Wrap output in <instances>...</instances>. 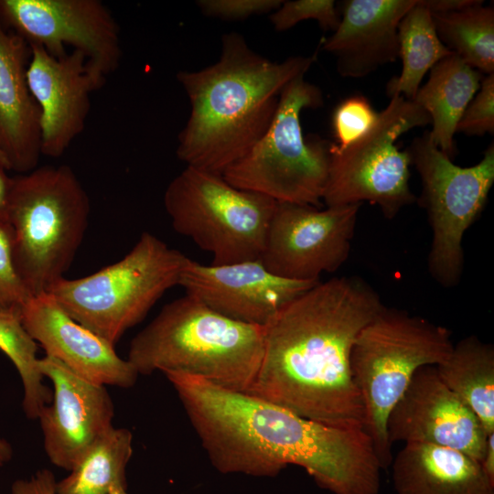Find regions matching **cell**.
Wrapping results in <instances>:
<instances>
[{
	"instance_id": "obj_21",
	"label": "cell",
	"mask_w": 494,
	"mask_h": 494,
	"mask_svg": "<svg viewBox=\"0 0 494 494\" xmlns=\"http://www.w3.org/2000/svg\"><path fill=\"white\" fill-rule=\"evenodd\" d=\"M396 494H494L480 463L447 447L404 444L392 461Z\"/></svg>"
},
{
	"instance_id": "obj_35",
	"label": "cell",
	"mask_w": 494,
	"mask_h": 494,
	"mask_svg": "<svg viewBox=\"0 0 494 494\" xmlns=\"http://www.w3.org/2000/svg\"><path fill=\"white\" fill-rule=\"evenodd\" d=\"M480 466L488 478L494 483V433L487 436Z\"/></svg>"
},
{
	"instance_id": "obj_31",
	"label": "cell",
	"mask_w": 494,
	"mask_h": 494,
	"mask_svg": "<svg viewBox=\"0 0 494 494\" xmlns=\"http://www.w3.org/2000/svg\"><path fill=\"white\" fill-rule=\"evenodd\" d=\"M456 132L469 136L494 134V73L482 79L480 87L461 116Z\"/></svg>"
},
{
	"instance_id": "obj_34",
	"label": "cell",
	"mask_w": 494,
	"mask_h": 494,
	"mask_svg": "<svg viewBox=\"0 0 494 494\" xmlns=\"http://www.w3.org/2000/svg\"><path fill=\"white\" fill-rule=\"evenodd\" d=\"M7 172L8 170L0 164V219H7L6 209L13 181V177H10Z\"/></svg>"
},
{
	"instance_id": "obj_25",
	"label": "cell",
	"mask_w": 494,
	"mask_h": 494,
	"mask_svg": "<svg viewBox=\"0 0 494 494\" xmlns=\"http://www.w3.org/2000/svg\"><path fill=\"white\" fill-rule=\"evenodd\" d=\"M132 455L131 431L113 426L57 481L56 494H109L116 487L127 489L126 467Z\"/></svg>"
},
{
	"instance_id": "obj_22",
	"label": "cell",
	"mask_w": 494,
	"mask_h": 494,
	"mask_svg": "<svg viewBox=\"0 0 494 494\" xmlns=\"http://www.w3.org/2000/svg\"><path fill=\"white\" fill-rule=\"evenodd\" d=\"M482 73L454 53L437 62L412 100L427 113L431 141L450 159L456 155V125L478 92Z\"/></svg>"
},
{
	"instance_id": "obj_9",
	"label": "cell",
	"mask_w": 494,
	"mask_h": 494,
	"mask_svg": "<svg viewBox=\"0 0 494 494\" xmlns=\"http://www.w3.org/2000/svg\"><path fill=\"white\" fill-rule=\"evenodd\" d=\"M276 201L222 175L187 166L164 193L174 230L212 254L213 265L259 260Z\"/></svg>"
},
{
	"instance_id": "obj_10",
	"label": "cell",
	"mask_w": 494,
	"mask_h": 494,
	"mask_svg": "<svg viewBox=\"0 0 494 494\" xmlns=\"http://www.w3.org/2000/svg\"><path fill=\"white\" fill-rule=\"evenodd\" d=\"M425 111L402 95L391 97L375 124L345 148L330 143L326 187L327 207L370 202L386 219L416 201L409 185L411 157L400 151L397 139L408 131L430 124Z\"/></svg>"
},
{
	"instance_id": "obj_7",
	"label": "cell",
	"mask_w": 494,
	"mask_h": 494,
	"mask_svg": "<svg viewBox=\"0 0 494 494\" xmlns=\"http://www.w3.org/2000/svg\"><path fill=\"white\" fill-rule=\"evenodd\" d=\"M189 258L145 231L116 263L89 275L57 281L47 292L74 320L115 346L171 287Z\"/></svg>"
},
{
	"instance_id": "obj_15",
	"label": "cell",
	"mask_w": 494,
	"mask_h": 494,
	"mask_svg": "<svg viewBox=\"0 0 494 494\" xmlns=\"http://www.w3.org/2000/svg\"><path fill=\"white\" fill-rule=\"evenodd\" d=\"M39 369L53 386L51 402L38 419L49 461L70 470L113 427L114 406L106 386L91 382L59 360L39 358Z\"/></svg>"
},
{
	"instance_id": "obj_16",
	"label": "cell",
	"mask_w": 494,
	"mask_h": 494,
	"mask_svg": "<svg viewBox=\"0 0 494 494\" xmlns=\"http://www.w3.org/2000/svg\"><path fill=\"white\" fill-rule=\"evenodd\" d=\"M317 283L277 276L260 260L204 265L189 259L178 285L227 317L264 326L284 306Z\"/></svg>"
},
{
	"instance_id": "obj_19",
	"label": "cell",
	"mask_w": 494,
	"mask_h": 494,
	"mask_svg": "<svg viewBox=\"0 0 494 494\" xmlns=\"http://www.w3.org/2000/svg\"><path fill=\"white\" fill-rule=\"evenodd\" d=\"M418 0H349L321 48L346 78H362L399 58L398 26Z\"/></svg>"
},
{
	"instance_id": "obj_4",
	"label": "cell",
	"mask_w": 494,
	"mask_h": 494,
	"mask_svg": "<svg viewBox=\"0 0 494 494\" xmlns=\"http://www.w3.org/2000/svg\"><path fill=\"white\" fill-rule=\"evenodd\" d=\"M263 352V326L227 317L186 294L135 335L127 360L139 375L175 372L247 392Z\"/></svg>"
},
{
	"instance_id": "obj_30",
	"label": "cell",
	"mask_w": 494,
	"mask_h": 494,
	"mask_svg": "<svg viewBox=\"0 0 494 494\" xmlns=\"http://www.w3.org/2000/svg\"><path fill=\"white\" fill-rule=\"evenodd\" d=\"M30 297L15 266L11 226L0 219V309H22Z\"/></svg>"
},
{
	"instance_id": "obj_3",
	"label": "cell",
	"mask_w": 494,
	"mask_h": 494,
	"mask_svg": "<svg viewBox=\"0 0 494 494\" xmlns=\"http://www.w3.org/2000/svg\"><path fill=\"white\" fill-rule=\"evenodd\" d=\"M316 55L272 61L252 50L241 34H224L217 62L177 74L191 106L178 134V159L222 175L263 136L282 90L307 72Z\"/></svg>"
},
{
	"instance_id": "obj_2",
	"label": "cell",
	"mask_w": 494,
	"mask_h": 494,
	"mask_svg": "<svg viewBox=\"0 0 494 494\" xmlns=\"http://www.w3.org/2000/svg\"><path fill=\"white\" fill-rule=\"evenodd\" d=\"M384 306L359 276L318 282L263 326V357L247 392L324 424L363 430L349 357L360 331Z\"/></svg>"
},
{
	"instance_id": "obj_29",
	"label": "cell",
	"mask_w": 494,
	"mask_h": 494,
	"mask_svg": "<svg viewBox=\"0 0 494 494\" xmlns=\"http://www.w3.org/2000/svg\"><path fill=\"white\" fill-rule=\"evenodd\" d=\"M308 19L316 20L325 31H335L340 21V15L333 0L283 1L270 15V21L277 31L287 30Z\"/></svg>"
},
{
	"instance_id": "obj_33",
	"label": "cell",
	"mask_w": 494,
	"mask_h": 494,
	"mask_svg": "<svg viewBox=\"0 0 494 494\" xmlns=\"http://www.w3.org/2000/svg\"><path fill=\"white\" fill-rule=\"evenodd\" d=\"M56 486L57 480L52 471L42 468L27 478L14 481L11 494H56Z\"/></svg>"
},
{
	"instance_id": "obj_1",
	"label": "cell",
	"mask_w": 494,
	"mask_h": 494,
	"mask_svg": "<svg viewBox=\"0 0 494 494\" xmlns=\"http://www.w3.org/2000/svg\"><path fill=\"white\" fill-rule=\"evenodd\" d=\"M165 375L220 473L275 477L295 465L334 494L379 493L382 467L364 430L324 424L199 378Z\"/></svg>"
},
{
	"instance_id": "obj_37",
	"label": "cell",
	"mask_w": 494,
	"mask_h": 494,
	"mask_svg": "<svg viewBox=\"0 0 494 494\" xmlns=\"http://www.w3.org/2000/svg\"><path fill=\"white\" fill-rule=\"evenodd\" d=\"M109 494H128L125 488H113Z\"/></svg>"
},
{
	"instance_id": "obj_17",
	"label": "cell",
	"mask_w": 494,
	"mask_h": 494,
	"mask_svg": "<svg viewBox=\"0 0 494 494\" xmlns=\"http://www.w3.org/2000/svg\"><path fill=\"white\" fill-rule=\"evenodd\" d=\"M27 85L39 109L41 156H61L84 130L90 96L102 85L79 50L54 57L31 45Z\"/></svg>"
},
{
	"instance_id": "obj_20",
	"label": "cell",
	"mask_w": 494,
	"mask_h": 494,
	"mask_svg": "<svg viewBox=\"0 0 494 494\" xmlns=\"http://www.w3.org/2000/svg\"><path fill=\"white\" fill-rule=\"evenodd\" d=\"M28 44L0 22V151L10 170L35 169L41 156L39 109L30 93Z\"/></svg>"
},
{
	"instance_id": "obj_12",
	"label": "cell",
	"mask_w": 494,
	"mask_h": 494,
	"mask_svg": "<svg viewBox=\"0 0 494 494\" xmlns=\"http://www.w3.org/2000/svg\"><path fill=\"white\" fill-rule=\"evenodd\" d=\"M0 22L54 57L67 46L82 52L102 86L119 66L120 28L100 0H0Z\"/></svg>"
},
{
	"instance_id": "obj_24",
	"label": "cell",
	"mask_w": 494,
	"mask_h": 494,
	"mask_svg": "<svg viewBox=\"0 0 494 494\" xmlns=\"http://www.w3.org/2000/svg\"><path fill=\"white\" fill-rule=\"evenodd\" d=\"M400 75L387 83L390 97L402 95L412 101L423 78L437 62L453 54L439 39L431 12L423 0L411 8L398 26Z\"/></svg>"
},
{
	"instance_id": "obj_32",
	"label": "cell",
	"mask_w": 494,
	"mask_h": 494,
	"mask_svg": "<svg viewBox=\"0 0 494 494\" xmlns=\"http://www.w3.org/2000/svg\"><path fill=\"white\" fill-rule=\"evenodd\" d=\"M282 3V0H199L197 5L205 16L236 21L273 13Z\"/></svg>"
},
{
	"instance_id": "obj_27",
	"label": "cell",
	"mask_w": 494,
	"mask_h": 494,
	"mask_svg": "<svg viewBox=\"0 0 494 494\" xmlns=\"http://www.w3.org/2000/svg\"><path fill=\"white\" fill-rule=\"evenodd\" d=\"M0 350L12 361L23 385L22 407L28 419H38L52 399L37 356L38 343L27 331L22 309H0Z\"/></svg>"
},
{
	"instance_id": "obj_38",
	"label": "cell",
	"mask_w": 494,
	"mask_h": 494,
	"mask_svg": "<svg viewBox=\"0 0 494 494\" xmlns=\"http://www.w3.org/2000/svg\"><path fill=\"white\" fill-rule=\"evenodd\" d=\"M0 164L3 165L8 171H10L8 162L6 158L5 157V156L1 153V151H0Z\"/></svg>"
},
{
	"instance_id": "obj_8",
	"label": "cell",
	"mask_w": 494,
	"mask_h": 494,
	"mask_svg": "<svg viewBox=\"0 0 494 494\" xmlns=\"http://www.w3.org/2000/svg\"><path fill=\"white\" fill-rule=\"evenodd\" d=\"M321 90L301 74L279 96L275 115L263 136L222 177L233 187L276 202L320 207L326 187L330 142L306 138L301 113L323 105Z\"/></svg>"
},
{
	"instance_id": "obj_5",
	"label": "cell",
	"mask_w": 494,
	"mask_h": 494,
	"mask_svg": "<svg viewBox=\"0 0 494 494\" xmlns=\"http://www.w3.org/2000/svg\"><path fill=\"white\" fill-rule=\"evenodd\" d=\"M89 197L70 166L13 177L6 218L16 272L31 296L47 293L70 267L87 230Z\"/></svg>"
},
{
	"instance_id": "obj_28",
	"label": "cell",
	"mask_w": 494,
	"mask_h": 494,
	"mask_svg": "<svg viewBox=\"0 0 494 494\" xmlns=\"http://www.w3.org/2000/svg\"><path fill=\"white\" fill-rule=\"evenodd\" d=\"M379 113L362 95L343 100L334 110L332 127L336 145L345 148L365 134L375 124Z\"/></svg>"
},
{
	"instance_id": "obj_6",
	"label": "cell",
	"mask_w": 494,
	"mask_h": 494,
	"mask_svg": "<svg viewBox=\"0 0 494 494\" xmlns=\"http://www.w3.org/2000/svg\"><path fill=\"white\" fill-rule=\"evenodd\" d=\"M453 347L446 328L387 306L357 336L349 367L364 408L363 430L373 443L382 469L393 458L386 432L391 410L416 370L443 363Z\"/></svg>"
},
{
	"instance_id": "obj_14",
	"label": "cell",
	"mask_w": 494,
	"mask_h": 494,
	"mask_svg": "<svg viewBox=\"0 0 494 494\" xmlns=\"http://www.w3.org/2000/svg\"><path fill=\"white\" fill-rule=\"evenodd\" d=\"M391 445L428 444L481 461L487 435L473 411L439 377L435 366L416 370L386 423Z\"/></svg>"
},
{
	"instance_id": "obj_13",
	"label": "cell",
	"mask_w": 494,
	"mask_h": 494,
	"mask_svg": "<svg viewBox=\"0 0 494 494\" xmlns=\"http://www.w3.org/2000/svg\"><path fill=\"white\" fill-rule=\"evenodd\" d=\"M360 206L276 202L259 260L277 276L319 282L349 258Z\"/></svg>"
},
{
	"instance_id": "obj_36",
	"label": "cell",
	"mask_w": 494,
	"mask_h": 494,
	"mask_svg": "<svg viewBox=\"0 0 494 494\" xmlns=\"http://www.w3.org/2000/svg\"><path fill=\"white\" fill-rule=\"evenodd\" d=\"M12 456L13 450L10 444L6 440L0 438V467L8 463Z\"/></svg>"
},
{
	"instance_id": "obj_11",
	"label": "cell",
	"mask_w": 494,
	"mask_h": 494,
	"mask_svg": "<svg viewBox=\"0 0 494 494\" xmlns=\"http://www.w3.org/2000/svg\"><path fill=\"white\" fill-rule=\"evenodd\" d=\"M407 151L421 177L417 201L425 209L432 230L429 274L443 287H454L464 270V234L483 211L494 183V145L468 167L455 165L431 141L428 131L415 137Z\"/></svg>"
},
{
	"instance_id": "obj_26",
	"label": "cell",
	"mask_w": 494,
	"mask_h": 494,
	"mask_svg": "<svg viewBox=\"0 0 494 494\" xmlns=\"http://www.w3.org/2000/svg\"><path fill=\"white\" fill-rule=\"evenodd\" d=\"M481 0L463 8L431 12L441 42L464 62L494 73V8Z\"/></svg>"
},
{
	"instance_id": "obj_23",
	"label": "cell",
	"mask_w": 494,
	"mask_h": 494,
	"mask_svg": "<svg viewBox=\"0 0 494 494\" xmlns=\"http://www.w3.org/2000/svg\"><path fill=\"white\" fill-rule=\"evenodd\" d=\"M443 382L477 415L487 436L494 433V347L471 335L454 344L435 366Z\"/></svg>"
},
{
	"instance_id": "obj_18",
	"label": "cell",
	"mask_w": 494,
	"mask_h": 494,
	"mask_svg": "<svg viewBox=\"0 0 494 494\" xmlns=\"http://www.w3.org/2000/svg\"><path fill=\"white\" fill-rule=\"evenodd\" d=\"M30 337L51 357L80 377L103 386L133 387L138 373L114 346L85 328L48 293L31 296L22 308Z\"/></svg>"
}]
</instances>
